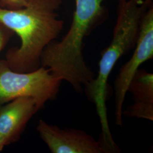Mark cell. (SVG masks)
Listing matches in <instances>:
<instances>
[{
    "label": "cell",
    "instance_id": "cell-5",
    "mask_svg": "<svg viewBox=\"0 0 153 153\" xmlns=\"http://www.w3.org/2000/svg\"><path fill=\"white\" fill-rule=\"evenodd\" d=\"M136 48L129 60L121 68L114 81L116 124L123 125V105L129 86L145 62L153 57V6H149L142 16Z\"/></svg>",
    "mask_w": 153,
    "mask_h": 153
},
{
    "label": "cell",
    "instance_id": "cell-10",
    "mask_svg": "<svg viewBox=\"0 0 153 153\" xmlns=\"http://www.w3.org/2000/svg\"><path fill=\"white\" fill-rule=\"evenodd\" d=\"M28 0H0V7L9 9L17 10L24 7Z\"/></svg>",
    "mask_w": 153,
    "mask_h": 153
},
{
    "label": "cell",
    "instance_id": "cell-4",
    "mask_svg": "<svg viewBox=\"0 0 153 153\" xmlns=\"http://www.w3.org/2000/svg\"><path fill=\"white\" fill-rule=\"evenodd\" d=\"M61 82L44 66L20 73L13 71L5 59L0 60V106L15 99L28 97L35 99L42 108L48 101L56 98Z\"/></svg>",
    "mask_w": 153,
    "mask_h": 153
},
{
    "label": "cell",
    "instance_id": "cell-6",
    "mask_svg": "<svg viewBox=\"0 0 153 153\" xmlns=\"http://www.w3.org/2000/svg\"><path fill=\"white\" fill-rule=\"evenodd\" d=\"M42 140L52 153H108L99 141L82 130L61 129L40 120L36 127Z\"/></svg>",
    "mask_w": 153,
    "mask_h": 153
},
{
    "label": "cell",
    "instance_id": "cell-7",
    "mask_svg": "<svg viewBox=\"0 0 153 153\" xmlns=\"http://www.w3.org/2000/svg\"><path fill=\"white\" fill-rule=\"evenodd\" d=\"M41 107L28 97L15 99L0 106V134L9 145L17 142L28 121Z\"/></svg>",
    "mask_w": 153,
    "mask_h": 153
},
{
    "label": "cell",
    "instance_id": "cell-8",
    "mask_svg": "<svg viewBox=\"0 0 153 153\" xmlns=\"http://www.w3.org/2000/svg\"><path fill=\"white\" fill-rule=\"evenodd\" d=\"M128 92L131 93L134 103L123 109V116L153 121V74L139 69Z\"/></svg>",
    "mask_w": 153,
    "mask_h": 153
},
{
    "label": "cell",
    "instance_id": "cell-11",
    "mask_svg": "<svg viewBox=\"0 0 153 153\" xmlns=\"http://www.w3.org/2000/svg\"><path fill=\"white\" fill-rule=\"evenodd\" d=\"M9 143L6 140L5 138L0 134V152L4 149L6 146L8 145Z\"/></svg>",
    "mask_w": 153,
    "mask_h": 153
},
{
    "label": "cell",
    "instance_id": "cell-2",
    "mask_svg": "<svg viewBox=\"0 0 153 153\" xmlns=\"http://www.w3.org/2000/svg\"><path fill=\"white\" fill-rule=\"evenodd\" d=\"M104 1L75 0L76 9L69 31L60 42L50 43L41 55V66L71 84L77 92L95 78L85 60L83 45L85 38L104 18Z\"/></svg>",
    "mask_w": 153,
    "mask_h": 153
},
{
    "label": "cell",
    "instance_id": "cell-3",
    "mask_svg": "<svg viewBox=\"0 0 153 153\" xmlns=\"http://www.w3.org/2000/svg\"><path fill=\"white\" fill-rule=\"evenodd\" d=\"M152 4V0H119L111 42L102 53L98 76L85 86L87 97L95 105L103 138L112 136L106 105L108 79L117 61L136 45L142 16Z\"/></svg>",
    "mask_w": 153,
    "mask_h": 153
},
{
    "label": "cell",
    "instance_id": "cell-9",
    "mask_svg": "<svg viewBox=\"0 0 153 153\" xmlns=\"http://www.w3.org/2000/svg\"><path fill=\"white\" fill-rule=\"evenodd\" d=\"M14 33L0 22V53L9 42Z\"/></svg>",
    "mask_w": 153,
    "mask_h": 153
},
{
    "label": "cell",
    "instance_id": "cell-1",
    "mask_svg": "<svg viewBox=\"0 0 153 153\" xmlns=\"http://www.w3.org/2000/svg\"><path fill=\"white\" fill-rule=\"evenodd\" d=\"M62 3V0H28L26 6L17 10L0 7V22L21 40L19 47L6 53L5 60L13 71L26 73L41 66L43 50L64 27L57 14Z\"/></svg>",
    "mask_w": 153,
    "mask_h": 153
}]
</instances>
